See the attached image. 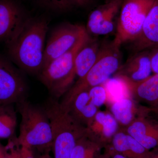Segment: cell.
<instances>
[{"label": "cell", "instance_id": "6da1fadb", "mask_svg": "<svg viewBox=\"0 0 158 158\" xmlns=\"http://www.w3.org/2000/svg\"><path fill=\"white\" fill-rule=\"evenodd\" d=\"M48 25L45 18L31 17L6 45L9 59L23 71L37 75L42 69Z\"/></svg>", "mask_w": 158, "mask_h": 158}, {"label": "cell", "instance_id": "7a4b0ae2", "mask_svg": "<svg viewBox=\"0 0 158 158\" xmlns=\"http://www.w3.org/2000/svg\"><path fill=\"white\" fill-rule=\"evenodd\" d=\"M43 106L50 122L54 157L71 158L77 142L87 133V127L63 110L58 100L50 97Z\"/></svg>", "mask_w": 158, "mask_h": 158}, {"label": "cell", "instance_id": "3957f363", "mask_svg": "<svg viewBox=\"0 0 158 158\" xmlns=\"http://www.w3.org/2000/svg\"><path fill=\"white\" fill-rule=\"evenodd\" d=\"M15 105L21 116L18 137L20 144L48 152L52 148V135L50 122L43 106L34 104L27 99Z\"/></svg>", "mask_w": 158, "mask_h": 158}, {"label": "cell", "instance_id": "277c9868", "mask_svg": "<svg viewBox=\"0 0 158 158\" xmlns=\"http://www.w3.org/2000/svg\"><path fill=\"white\" fill-rule=\"evenodd\" d=\"M90 36L88 33L71 50L43 67L37 75L48 90L50 97L59 100L72 87L76 76L75 58Z\"/></svg>", "mask_w": 158, "mask_h": 158}, {"label": "cell", "instance_id": "5b68a950", "mask_svg": "<svg viewBox=\"0 0 158 158\" xmlns=\"http://www.w3.org/2000/svg\"><path fill=\"white\" fill-rule=\"evenodd\" d=\"M120 46L113 40L101 44L98 57L94 65L84 77L78 79L64 94L63 98H69L81 90L102 85L116 73L122 65Z\"/></svg>", "mask_w": 158, "mask_h": 158}, {"label": "cell", "instance_id": "8992f818", "mask_svg": "<svg viewBox=\"0 0 158 158\" xmlns=\"http://www.w3.org/2000/svg\"><path fill=\"white\" fill-rule=\"evenodd\" d=\"M155 1H123L116 36L113 39L116 44L121 46L125 43L132 42L138 37Z\"/></svg>", "mask_w": 158, "mask_h": 158}, {"label": "cell", "instance_id": "52a82bcc", "mask_svg": "<svg viewBox=\"0 0 158 158\" xmlns=\"http://www.w3.org/2000/svg\"><path fill=\"white\" fill-rule=\"evenodd\" d=\"M22 71L8 58L0 56V105L27 99L28 85Z\"/></svg>", "mask_w": 158, "mask_h": 158}, {"label": "cell", "instance_id": "ba28073f", "mask_svg": "<svg viewBox=\"0 0 158 158\" xmlns=\"http://www.w3.org/2000/svg\"><path fill=\"white\" fill-rule=\"evenodd\" d=\"M88 34L84 26L77 24L65 23L55 29L46 45L42 68L71 50Z\"/></svg>", "mask_w": 158, "mask_h": 158}, {"label": "cell", "instance_id": "9c48e42d", "mask_svg": "<svg viewBox=\"0 0 158 158\" xmlns=\"http://www.w3.org/2000/svg\"><path fill=\"white\" fill-rule=\"evenodd\" d=\"M30 18L16 1L0 0V43H10Z\"/></svg>", "mask_w": 158, "mask_h": 158}, {"label": "cell", "instance_id": "30bf717a", "mask_svg": "<svg viewBox=\"0 0 158 158\" xmlns=\"http://www.w3.org/2000/svg\"><path fill=\"white\" fill-rule=\"evenodd\" d=\"M152 72L150 52L148 50L135 53L121 65L115 76L129 86L146 80Z\"/></svg>", "mask_w": 158, "mask_h": 158}, {"label": "cell", "instance_id": "8fae6325", "mask_svg": "<svg viewBox=\"0 0 158 158\" xmlns=\"http://www.w3.org/2000/svg\"><path fill=\"white\" fill-rule=\"evenodd\" d=\"M122 129L148 150L158 147V120L150 116L148 108Z\"/></svg>", "mask_w": 158, "mask_h": 158}, {"label": "cell", "instance_id": "7c38bea8", "mask_svg": "<svg viewBox=\"0 0 158 158\" xmlns=\"http://www.w3.org/2000/svg\"><path fill=\"white\" fill-rule=\"evenodd\" d=\"M89 89L81 90L69 98L59 102L63 110L85 127H87L98 112V108L93 104L89 96Z\"/></svg>", "mask_w": 158, "mask_h": 158}, {"label": "cell", "instance_id": "4fadbf2b", "mask_svg": "<svg viewBox=\"0 0 158 158\" xmlns=\"http://www.w3.org/2000/svg\"><path fill=\"white\" fill-rule=\"evenodd\" d=\"M118 3H106L90 13L87 27L88 33L95 35H106L114 28V18L121 7Z\"/></svg>", "mask_w": 158, "mask_h": 158}, {"label": "cell", "instance_id": "5bb4252c", "mask_svg": "<svg viewBox=\"0 0 158 158\" xmlns=\"http://www.w3.org/2000/svg\"><path fill=\"white\" fill-rule=\"evenodd\" d=\"M134 52L150 50L158 45V0H155L148 13L141 33L131 42Z\"/></svg>", "mask_w": 158, "mask_h": 158}, {"label": "cell", "instance_id": "9a60e30c", "mask_svg": "<svg viewBox=\"0 0 158 158\" xmlns=\"http://www.w3.org/2000/svg\"><path fill=\"white\" fill-rule=\"evenodd\" d=\"M87 132L105 148L111 143L113 136L119 130L116 119L111 113L98 111L87 126Z\"/></svg>", "mask_w": 158, "mask_h": 158}, {"label": "cell", "instance_id": "2e32d148", "mask_svg": "<svg viewBox=\"0 0 158 158\" xmlns=\"http://www.w3.org/2000/svg\"><path fill=\"white\" fill-rule=\"evenodd\" d=\"M110 145L116 152L128 158H148L151 152L120 129L113 136Z\"/></svg>", "mask_w": 158, "mask_h": 158}, {"label": "cell", "instance_id": "e0dca14e", "mask_svg": "<svg viewBox=\"0 0 158 158\" xmlns=\"http://www.w3.org/2000/svg\"><path fill=\"white\" fill-rule=\"evenodd\" d=\"M100 46L98 40L90 36L77 53L75 58V70L79 79L84 77L96 62Z\"/></svg>", "mask_w": 158, "mask_h": 158}, {"label": "cell", "instance_id": "ac0fdd59", "mask_svg": "<svg viewBox=\"0 0 158 158\" xmlns=\"http://www.w3.org/2000/svg\"><path fill=\"white\" fill-rule=\"evenodd\" d=\"M144 107H138L134 100L124 98L112 103L111 113L122 129L125 128L143 111Z\"/></svg>", "mask_w": 158, "mask_h": 158}, {"label": "cell", "instance_id": "d6986e66", "mask_svg": "<svg viewBox=\"0 0 158 158\" xmlns=\"http://www.w3.org/2000/svg\"><path fill=\"white\" fill-rule=\"evenodd\" d=\"M127 87L130 94L136 99L147 103L150 107L158 103V74H154L143 81Z\"/></svg>", "mask_w": 158, "mask_h": 158}, {"label": "cell", "instance_id": "ffe728a7", "mask_svg": "<svg viewBox=\"0 0 158 158\" xmlns=\"http://www.w3.org/2000/svg\"><path fill=\"white\" fill-rule=\"evenodd\" d=\"M103 148L104 145L87 132L77 142L71 158H98Z\"/></svg>", "mask_w": 158, "mask_h": 158}, {"label": "cell", "instance_id": "44dd1931", "mask_svg": "<svg viewBox=\"0 0 158 158\" xmlns=\"http://www.w3.org/2000/svg\"><path fill=\"white\" fill-rule=\"evenodd\" d=\"M14 104L0 105V138L9 139L15 134L17 110Z\"/></svg>", "mask_w": 158, "mask_h": 158}, {"label": "cell", "instance_id": "7402d4cb", "mask_svg": "<svg viewBox=\"0 0 158 158\" xmlns=\"http://www.w3.org/2000/svg\"><path fill=\"white\" fill-rule=\"evenodd\" d=\"M88 92L91 101L98 108L103 105L106 100V90L102 85L92 87L89 89Z\"/></svg>", "mask_w": 158, "mask_h": 158}, {"label": "cell", "instance_id": "603a6c76", "mask_svg": "<svg viewBox=\"0 0 158 158\" xmlns=\"http://www.w3.org/2000/svg\"><path fill=\"white\" fill-rule=\"evenodd\" d=\"M21 147L16 135L9 138L7 145L5 146L7 158H21Z\"/></svg>", "mask_w": 158, "mask_h": 158}, {"label": "cell", "instance_id": "cb8c5ba5", "mask_svg": "<svg viewBox=\"0 0 158 158\" xmlns=\"http://www.w3.org/2000/svg\"><path fill=\"white\" fill-rule=\"evenodd\" d=\"M63 11L75 8L87 7L93 2V0H60Z\"/></svg>", "mask_w": 158, "mask_h": 158}, {"label": "cell", "instance_id": "d4e9b609", "mask_svg": "<svg viewBox=\"0 0 158 158\" xmlns=\"http://www.w3.org/2000/svg\"><path fill=\"white\" fill-rule=\"evenodd\" d=\"M46 8L56 11H63L60 0H35Z\"/></svg>", "mask_w": 158, "mask_h": 158}, {"label": "cell", "instance_id": "484cf974", "mask_svg": "<svg viewBox=\"0 0 158 158\" xmlns=\"http://www.w3.org/2000/svg\"><path fill=\"white\" fill-rule=\"evenodd\" d=\"M152 70L154 74H158V45L150 50Z\"/></svg>", "mask_w": 158, "mask_h": 158}, {"label": "cell", "instance_id": "4316f807", "mask_svg": "<svg viewBox=\"0 0 158 158\" xmlns=\"http://www.w3.org/2000/svg\"><path fill=\"white\" fill-rule=\"evenodd\" d=\"M20 152L21 158H35L33 149L30 148L21 146Z\"/></svg>", "mask_w": 158, "mask_h": 158}, {"label": "cell", "instance_id": "83f0119b", "mask_svg": "<svg viewBox=\"0 0 158 158\" xmlns=\"http://www.w3.org/2000/svg\"><path fill=\"white\" fill-rule=\"evenodd\" d=\"M148 108L150 114L152 115L154 118L158 120V104L155 106Z\"/></svg>", "mask_w": 158, "mask_h": 158}, {"label": "cell", "instance_id": "f1b7e54d", "mask_svg": "<svg viewBox=\"0 0 158 158\" xmlns=\"http://www.w3.org/2000/svg\"><path fill=\"white\" fill-rule=\"evenodd\" d=\"M106 147L108 148L110 150L111 158H128L116 152L111 147L110 145H108Z\"/></svg>", "mask_w": 158, "mask_h": 158}, {"label": "cell", "instance_id": "f546056e", "mask_svg": "<svg viewBox=\"0 0 158 158\" xmlns=\"http://www.w3.org/2000/svg\"><path fill=\"white\" fill-rule=\"evenodd\" d=\"M106 150L103 153H102L98 158H111L110 150L107 147L105 148Z\"/></svg>", "mask_w": 158, "mask_h": 158}, {"label": "cell", "instance_id": "4dcf8cb0", "mask_svg": "<svg viewBox=\"0 0 158 158\" xmlns=\"http://www.w3.org/2000/svg\"><path fill=\"white\" fill-rule=\"evenodd\" d=\"M148 158H158V147L151 150Z\"/></svg>", "mask_w": 158, "mask_h": 158}, {"label": "cell", "instance_id": "1f68e13d", "mask_svg": "<svg viewBox=\"0 0 158 158\" xmlns=\"http://www.w3.org/2000/svg\"><path fill=\"white\" fill-rule=\"evenodd\" d=\"M0 158H7L5 146L0 143Z\"/></svg>", "mask_w": 158, "mask_h": 158}, {"label": "cell", "instance_id": "d6a6232c", "mask_svg": "<svg viewBox=\"0 0 158 158\" xmlns=\"http://www.w3.org/2000/svg\"><path fill=\"white\" fill-rule=\"evenodd\" d=\"M37 158H52L49 154L48 152H44L42 155L39 156Z\"/></svg>", "mask_w": 158, "mask_h": 158}, {"label": "cell", "instance_id": "836d02e7", "mask_svg": "<svg viewBox=\"0 0 158 158\" xmlns=\"http://www.w3.org/2000/svg\"><path fill=\"white\" fill-rule=\"evenodd\" d=\"M123 0H106V3H118L122 4Z\"/></svg>", "mask_w": 158, "mask_h": 158}]
</instances>
